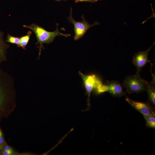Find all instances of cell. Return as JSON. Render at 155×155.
<instances>
[{"label": "cell", "mask_w": 155, "mask_h": 155, "mask_svg": "<svg viewBox=\"0 0 155 155\" xmlns=\"http://www.w3.org/2000/svg\"><path fill=\"white\" fill-rule=\"evenodd\" d=\"M58 24H57L55 30L53 32H49L36 24H32L30 25H24L23 27L30 30L34 33L36 36L37 42L36 44H39L40 55L42 49L44 47V43L48 44L53 42L55 37L58 36H62L67 37L71 36L70 34H63L58 29Z\"/></svg>", "instance_id": "cell-1"}, {"label": "cell", "mask_w": 155, "mask_h": 155, "mask_svg": "<svg viewBox=\"0 0 155 155\" xmlns=\"http://www.w3.org/2000/svg\"><path fill=\"white\" fill-rule=\"evenodd\" d=\"M147 82L140 77V73H136L126 77L122 85L129 94L138 93L146 91Z\"/></svg>", "instance_id": "cell-2"}, {"label": "cell", "mask_w": 155, "mask_h": 155, "mask_svg": "<svg viewBox=\"0 0 155 155\" xmlns=\"http://www.w3.org/2000/svg\"><path fill=\"white\" fill-rule=\"evenodd\" d=\"M79 73L83 80L88 96L87 105L88 108L89 109L90 106V99L91 92L93 89H95L98 94L103 92L104 85L94 75H85L80 72H79Z\"/></svg>", "instance_id": "cell-3"}, {"label": "cell", "mask_w": 155, "mask_h": 155, "mask_svg": "<svg viewBox=\"0 0 155 155\" xmlns=\"http://www.w3.org/2000/svg\"><path fill=\"white\" fill-rule=\"evenodd\" d=\"M72 11V8H71L70 14L68 18V20L69 22L72 23L74 25V39L75 40H78L84 36L89 28L99 24V22L96 21L94 24H90L86 20L83 15L82 16V21H76L73 18Z\"/></svg>", "instance_id": "cell-4"}, {"label": "cell", "mask_w": 155, "mask_h": 155, "mask_svg": "<svg viewBox=\"0 0 155 155\" xmlns=\"http://www.w3.org/2000/svg\"><path fill=\"white\" fill-rule=\"evenodd\" d=\"M154 44V42L147 50L138 52L134 55L132 63L136 67V73H140L142 69L146 64L148 62L151 63L150 61L148 58V56L150 51Z\"/></svg>", "instance_id": "cell-5"}, {"label": "cell", "mask_w": 155, "mask_h": 155, "mask_svg": "<svg viewBox=\"0 0 155 155\" xmlns=\"http://www.w3.org/2000/svg\"><path fill=\"white\" fill-rule=\"evenodd\" d=\"M125 100L133 108L141 113L144 117L154 113L151 106L147 102L135 101L127 96Z\"/></svg>", "instance_id": "cell-6"}, {"label": "cell", "mask_w": 155, "mask_h": 155, "mask_svg": "<svg viewBox=\"0 0 155 155\" xmlns=\"http://www.w3.org/2000/svg\"><path fill=\"white\" fill-rule=\"evenodd\" d=\"M108 91L114 97H121L125 95L123 88V86L118 81L115 80L108 81L106 85Z\"/></svg>", "instance_id": "cell-7"}, {"label": "cell", "mask_w": 155, "mask_h": 155, "mask_svg": "<svg viewBox=\"0 0 155 155\" xmlns=\"http://www.w3.org/2000/svg\"><path fill=\"white\" fill-rule=\"evenodd\" d=\"M4 39L3 33L0 30V64L6 60V51L8 45Z\"/></svg>", "instance_id": "cell-8"}, {"label": "cell", "mask_w": 155, "mask_h": 155, "mask_svg": "<svg viewBox=\"0 0 155 155\" xmlns=\"http://www.w3.org/2000/svg\"><path fill=\"white\" fill-rule=\"evenodd\" d=\"M146 91L148 94L150 101L154 106L155 105V83L147 81Z\"/></svg>", "instance_id": "cell-9"}, {"label": "cell", "mask_w": 155, "mask_h": 155, "mask_svg": "<svg viewBox=\"0 0 155 155\" xmlns=\"http://www.w3.org/2000/svg\"><path fill=\"white\" fill-rule=\"evenodd\" d=\"M6 77L1 70H0V105L4 100V88L6 85Z\"/></svg>", "instance_id": "cell-10"}, {"label": "cell", "mask_w": 155, "mask_h": 155, "mask_svg": "<svg viewBox=\"0 0 155 155\" xmlns=\"http://www.w3.org/2000/svg\"><path fill=\"white\" fill-rule=\"evenodd\" d=\"M147 126L150 128H155V115L154 113L150 114L144 117Z\"/></svg>", "instance_id": "cell-11"}, {"label": "cell", "mask_w": 155, "mask_h": 155, "mask_svg": "<svg viewBox=\"0 0 155 155\" xmlns=\"http://www.w3.org/2000/svg\"><path fill=\"white\" fill-rule=\"evenodd\" d=\"M32 34L31 31H28L26 35L20 37V47H22L23 49H25V47L27 45L29 41L30 36Z\"/></svg>", "instance_id": "cell-12"}, {"label": "cell", "mask_w": 155, "mask_h": 155, "mask_svg": "<svg viewBox=\"0 0 155 155\" xmlns=\"http://www.w3.org/2000/svg\"><path fill=\"white\" fill-rule=\"evenodd\" d=\"M11 44H13L17 45L18 46L20 47V38L18 37L12 36L9 34H7L6 40L5 41Z\"/></svg>", "instance_id": "cell-13"}, {"label": "cell", "mask_w": 155, "mask_h": 155, "mask_svg": "<svg viewBox=\"0 0 155 155\" xmlns=\"http://www.w3.org/2000/svg\"><path fill=\"white\" fill-rule=\"evenodd\" d=\"M75 3L79 2H87L91 3H94L97 1V0H75Z\"/></svg>", "instance_id": "cell-14"}, {"label": "cell", "mask_w": 155, "mask_h": 155, "mask_svg": "<svg viewBox=\"0 0 155 155\" xmlns=\"http://www.w3.org/2000/svg\"><path fill=\"white\" fill-rule=\"evenodd\" d=\"M12 153V152L5 150L3 152V155H11Z\"/></svg>", "instance_id": "cell-15"}, {"label": "cell", "mask_w": 155, "mask_h": 155, "mask_svg": "<svg viewBox=\"0 0 155 155\" xmlns=\"http://www.w3.org/2000/svg\"><path fill=\"white\" fill-rule=\"evenodd\" d=\"M3 142V137L2 133L0 130V144H2Z\"/></svg>", "instance_id": "cell-16"}, {"label": "cell", "mask_w": 155, "mask_h": 155, "mask_svg": "<svg viewBox=\"0 0 155 155\" xmlns=\"http://www.w3.org/2000/svg\"><path fill=\"white\" fill-rule=\"evenodd\" d=\"M5 150L9 152H12V150L11 148L9 146H6L5 148Z\"/></svg>", "instance_id": "cell-17"}, {"label": "cell", "mask_w": 155, "mask_h": 155, "mask_svg": "<svg viewBox=\"0 0 155 155\" xmlns=\"http://www.w3.org/2000/svg\"><path fill=\"white\" fill-rule=\"evenodd\" d=\"M57 1H66L68 0H55Z\"/></svg>", "instance_id": "cell-18"}, {"label": "cell", "mask_w": 155, "mask_h": 155, "mask_svg": "<svg viewBox=\"0 0 155 155\" xmlns=\"http://www.w3.org/2000/svg\"><path fill=\"white\" fill-rule=\"evenodd\" d=\"M99 0H97V1H99Z\"/></svg>", "instance_id": "cell-19"}, {"label": "cell", "mask_w": 155, "mask_h": 155, "mask_svg": "<svg viewBox=\"0 0 155 155\" xmlns=\"http://www.w3.org/2000/svg\"><path fill=\"white\" fill-rule=\"evenodd\" d=\"M0 149H1V147H0Z\"/></svg>", "instance_id": "cell-20"}, {"label": "cell", "mask_w": 155, "mask_h": 155, "mask_svg": "<svg viewBox=\"0 0 155 155\" xmlns=\"http://www.w3.org/2000/svg\"></svg>", "instance_id": "cell-21"}]
</instances>
